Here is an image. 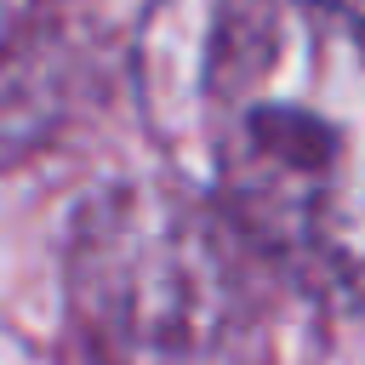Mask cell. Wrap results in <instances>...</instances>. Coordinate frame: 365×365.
Masks as SVG:
<instances>
[{
  "label": "cell",
  "instance_id": "obj_1",
  "mask_svg": "<svg viewBox=\"0 0 365 365\" xmlns=\"http://www.w3.org/2000/svg\"><path fill=\"white\" fill-rule=\"evenodd\" d=\"M205 137L234 228L331 302H365V23L331 0H217Z\"/></svg>",
  "mask_w": 365,
  "mask_h": 365
},
{
  "label": "cell",
  "instance_id": "obj_2",
  "mask_svg": "<svg viewBox=\"0 0 365 365\" xmlns=\"http://www.w3.org/2000/svg\"><path fill=\"white\" fill-rule=\"evenodd\" d=\"M257 245L211 205L120 182L80 205L68 228V297L120 354L200 365L234 348L257 314Z\"/></svg>",
  "mask_w": 365,
  "mask_h": 365
}]
</instances>
